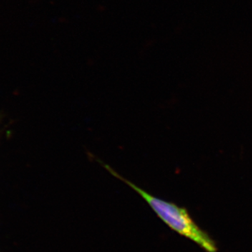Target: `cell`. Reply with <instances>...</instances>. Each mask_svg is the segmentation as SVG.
I'll list each match as a JSON object with an SVG mask.
<instances>
[{
    "label": "cell",
    "instance_id": "cell-1",
    "mask_svg": "<svg viewBox=\"0 0 252 252\" xmlns=\"http://www.w3.org/2000/svg\"><path fill=\"white\" fill-rule=\"evenodd\" d=\"M96 160L111 175L118 180L122 181L137 192L148 203L159 219H160L170 229L192 240L207 252H217L218 249L215 240L194 221L187 209L178 206L175 203L154 196L144 189L137 187L125 177H122L120 174L118 173L107 164L104 163L102 160L97 158H96Z\"/></svg>",
    "mask_w": 252,
    "mask_h": 252
}]
</instances>
